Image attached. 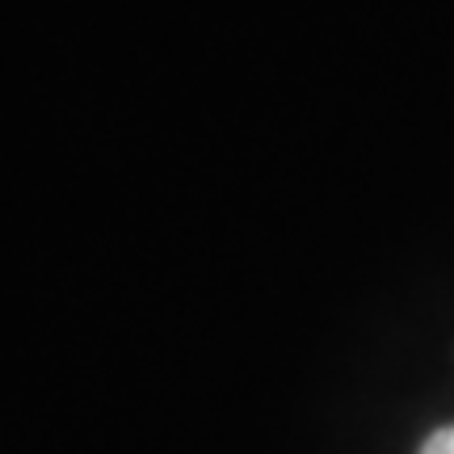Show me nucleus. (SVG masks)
<instances>
[{
	"label": "nucleus",
	"mask_w": 454,
	"mask_h": 454,
	"mask_svg": "<svg viewBox=\"0 0 454 454\" xmlns=\"http://www.w3.org/2000/svg\"><path fill=\"white\" fill-rule=\"evenodd\" d=\"M421 454H454V425L438 429V434H429L421 446Z\"/></svg>",
	"instance_id": "nucleus-1"
}]
</instances>
